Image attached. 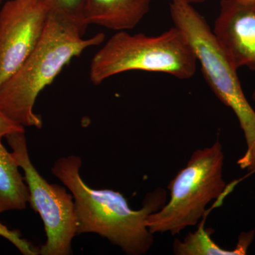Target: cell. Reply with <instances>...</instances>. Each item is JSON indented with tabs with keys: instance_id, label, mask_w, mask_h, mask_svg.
Here are the masks:
<instances>
[{
	"instance_id": "1",
	"label": "cell",
	"mask_w": 255,
	"mask_h": 255,
	"mask_svg": "<svg viewBox=\"0 0 255 255\" xmlns=\"http://www.w3.org/2000/svg\"><path fill=\"white\" fill-rule=\"evenodd\" d=\"M81 167V158L72 155L60 157L51 168L52 174L73 194L77 235H100L127 255L147 253L154 241L147 219L166 204L165 190L159 188L147 194L142 209L135 211L119 191L89 187L80 175Z\"/></svg>"
},
{
	"instance_id": "2",
	"label": "cell",
	"mask_w": 255,
	"mask_h": 255,
	"mask_svg": "<svg viewBox=\"0 0 255 255\" xmlns=\"http://www.w3.org/2000/svg\"><path fill=\"white\" fill-rule=\"evenodd\" d=\"M105 39L104 33L85 38L75 25L50 12L39 43L0 87V111L23 127L41 128V117L33 111L38 96L70 60L90 47L100 46Z\"/></svg>"
},
{
	"instance_id": "3",
	"label": "cell",
	"mask_w": 255,
	"mask_h": 255,
	"mask_svg": "<svg viewBox=\"0 0 255 255\" xmlns=\"http://www.w3.org/2000/svg\"><path fill=\"white\" fill-rule=\"evenodd\" d=\"M169 11L174 26L185 35L194 48L210 88L237 117L247 145L238 165L255 172V111L245 95L237 69L223 53L205 18L192 4L185 0H171Z\"/></svg>"
},
{
	"instance_id": "4",
	"label": "cell",
	"mask_w": 255,
	"mask_h": 255,
	"mask_svg": "<svg viewBox=\"0 0 255 255\" xmlns=\"http://www.w3.org/2000/svg\"><path fill=\"white\" fill-rule=\"evenodd\" d=\"M197 62L187 37L175 26L155 36L117 31L92 58L90 79L98 85L118 74L146 71L187 80L195 74Z\"/></svg>"
},
{
	"instance_id": "5",
	"label": "cell",
	"mask_w": 255,
	"mask_h": 255,
	"mask_svg": "<svg viewBox=\"0 0 255 255\" xmlns=\"http://www.w3.org/2000/svg\"><path fill=\"white\" fill-rule=\"evenodd\" d=\"M224 154L217 140L211 147L194 151L185 167L168 185L170 199L158 211L149 215L147 226L152 234H179L195 226L206 214L214 199L221 200L228 188L223 179Z\"/></svg>"
},
{
	"instance_id": "6",
	"label": "cell",
	"mask_w": 255,
	"mask_h": 255,
	"mask_svg": "<svg viewBox=\"0 0 255 255\" xmlns=\"http://www.w3.org/2000/svg\"><path fill=\"white\" fill-rule=\"evenodd\" d=\"M29 190L28 203L41 216L46 235V242L41 247V255L71 254L72 241L77 235V219L73 194L65 188L50 184L37 171L28 153L25 132L6 135Z\"/></svg>"
},
{
	"instance_id": "7",
	"label": "cell",
	"mask_w": 255,
	"mask_h": 255,
	"mask_svg": "<svg viewBox=\"0 0 255 255\" xmlns=\"http://www.w3.org/2000/svg\"><path fill=\"white\" fill-rule=\"evenodd\" d=\"M50 10L43 0H8L0 9V87L43 37Z\"/></svg>"
},
{
	"instance_id": "8",
	"label": "cell",
	"mask_w": 255,
	"mask_h": 255,
	"mask_svg": "<svg viewBox=\"0 0 255 255\" xmlns=\"http://www.w3.org/2000/svg\"><path fill=\"white\" fill-rule=\"evenodd\" d=\"M212 32L235 68L255 70V0H221Z\"/></svg>"
},
{
	"instance_id": "9",
	"label": "cell",
	"mask_w": 255,
	"mask_h": 255,
	"mask_svg": "<svg viewBox=\"0 0 255 255\" xmlns=\"http://www.w3.org/2000/svg\"><path fill=\"white\" fill-rule=\"evenodd\" d=\"M151 2L152 0H86L87 23L114 31H128L140 22Z\"/></svg>"
},
{
	"instance_id": "10",
	"label": "cell",
	"mask_w": 255,
	"mask_h": 255,
	"mask_svg": "<svg viewBox=\"0 0 255 255\" xmlns=\"http://www.w3.org/2000/svg\"><path fill=\"white\" fill-rule=\"evenodd\" d=\"M18 168L12 152L6 150L0 138V214L25 209L29 201V190Z\"/></svg>"
},
{
	"instance_id": "11",
	"label": "cell",
	"mask_w": 255,
	"mask_h": 255,
	"mask_svg": "<svg viewBox=\"0 0 255 255\" xmlns=\"http://www.w3.org/2000/svg\"><path fill=\"white\" fill-rule=\"evenodd\" d=\"M214 231L201 223L195 232L190 233L182 241L176 239L173 251L177 255H245L255 238V231L243 232L233 250L223 249L211 238Z\"/></svg>"
},
{
	"instance_id": "12",
	"label": "cell",
	"mask_w": 255,
	"mask_h": 255,
	"mask_svg": "<svg viewBox=\"0 0 255 255\" xmlns=\"http://www.w3.org/2000/svg\"><path fill=\"white\" fill-rule=\"evenodd\" d=\"M50 12L59 15L75 25L85 36L87 26L85 4L86 0H43Z\"/></svg>"
},
{
	"instance_id": "13",
	"label": "cell",
	"mask_w": 255,
	"mask_h": 255,
	"mask_svg": "<svg viewBox=\"0 0 255 255\" xmlns=\"http://www.w3.org/2000/svg\"><path fill=\"white\" fill-rule=\"evenodd\" d=\"M0 236L9 241L11 244L14 245L21 254L25 255H38V251L26 241L21 238V235L17 231H13L4 226L2 223L0 222Z\"/></svg>"
},
{
	"instance_id": "14",
	"label": "cell",
	"mask_w": 255,
	"mask_h": 255,
	"mask_svg": "<svg viewBox=\"0 0 255 255\" xmlns=\"http://www.w3.org/2000/svg\"><path fill=\"white\" fill-rule=\"evenodd\" d=\"M16 132H25L24 127L15 123L0 111V138Z\"/></svg>"
},
{
	"instance_id": "15",
	"label": "cell",
	"mask_w": 255,
	"mask_h": 255,
	"mask_svg": "<svg viewBox=\"0 0 255 255\" xmlns=\"http://www.w3.org/2000/svg\"><path fill=\"white\" fill-rule=\"evenodd\" d=\"M185 1L192 4H194V3L205 2V1H209V0H185Z\"/></svg>"
},
{
	"instance_id": "16",
	"label": "cell",
	"mask_w": 255,
	"mask_h": 255,
	"mask_svg": "<svg viewBox=\"0 0 255 255\" xmlns=\"http://www.w3.org/2000/svg\"><path fill=\"white\" fill-rule=\"evenodd\" d=\"M253 100L254 101V102H255V90L254 92H253Z\"/></svg>"
},
{
	"instance_id": "17",
	"label": "cell",
	"mask_w": 255,
	"mask_h": 255,
	"mask_svg": "<svg viewBox=\"0 0 255 255\" xmlns=\"http://www.w3.org/2000/svg\"><path fill=\"white\" fill-rule=\"evenodd\" d=\"M3 0H0V6H1V4H2Z\"/></svg>"
}]
</instances>
